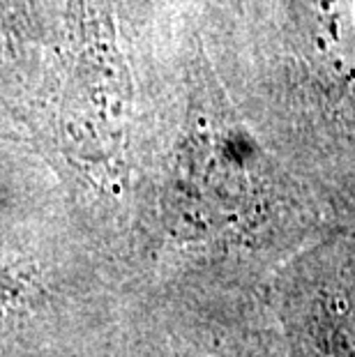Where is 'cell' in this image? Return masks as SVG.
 <instances>
[{"instance_id":"277c9868","label":"cell","mask_w":355,"mask_h":357,"mask_svg":"<svg viewBox=\"0 0 355 357\" xmlns=\"http://www.w3.org/2000/svg\"><path fill=\"white\" fill-rule=\"evenodd\" d=\"M44 293L42 265L35 258L0 254V321L35 307Z\"/></svg>"},{"instance_id":"7a4b0ae2","label":"cell","mask_w":355,"mask_h":357,"mask_svg":"<svg viewBox=\"0 0 355 357\" xmlns=\"http://www.w3.org/2000/svg\"><path fill=\"white\" fill-rule=\"evenodd\" d=\"M263 74L312 150L355 153V0H249Z\"/></svg>"},{"instance_id":"6da1fadb","label":"cell","mask_w":355,"mask_h":357,"mask_svg":"<svg viewBox=\"0 0 355 357\" xmlns=\"http://www.w3.org/2000/svg\"><path fill=\"white\" fill-rule=\"evenodd\" d=\"M150 0H65L63 28L26 143L74 192L137 187L153 56L141 51Z\"/></svg>"},{"instance_id":"8992f818","label":"cell","mask_w":355,"mask_h":357,"mask_svg":"<svg viewBox=\"0 0 355 357\" xmlns=\"http://www.w3.org/2000/svg\"><path fill=\"white\" fill-rule=\"evenodd\" d=\"M19 143H24V141H19V139H14V136H10V134L0 132V153H5V150L19 146ZM26 146H28V143H26Z\"/></svg>"},{"instance_id":"5b68a950","label":"cell","mask_w":355,"mask_h":357,"mask_svg":"<svg viewBox=\"0 0 355 357\" xmlns=\"http://www.w3.org/2000/svg\"><path fill=\"white\" fill-rule=\"evenodd\" d=\"M150 3H166L171 7H176L178 12L194 14H219L226 19H243L247 17V5L249 0H150Z\"/></svg>"},{"instance_id":"3957f363","label":"cell","mask_w":355,"mask_h":357,"mask_svg":"<svg viewBox=\"0 0 355 357\" xmlns=\"http://www.w3.org/2000/svg\"><path fill=\"white\" fill-rule=\"evenodd\" d=\"M65 0H0V132L26 143L63 28Z\"/></svg>"}]
</instances>
